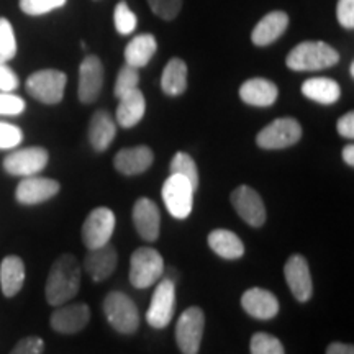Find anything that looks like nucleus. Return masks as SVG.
Returning a JSON list of instances; mask_svg holds the SVG:
<instances>
[{
  "instance_id": "e433bc0d",
  "label": "nucleus",
  "mask_w": 354,
  "mask_h": 354,
  "mask_svg": "<svg viewBox=\"0 0 354 354\" xmlns=\"http://www.w3.org/2000/svg\"><path fill=\"white\" fill-rule=\"evenodd\" d=\"M24 141V131L12 123L0 122V149L17 148Z\"/></svg>"
},
{
  "instance_id": "f704fd0d",
  "label": "nucleus",
  "mask_w": 354,
  "mask_h": 354,
  "mask_svg": "<svg viewBox=\"0 0 354 354\" xmlns=\"http://www.w3.org/2000/svg\"><path fill=\"white\" fill-rule=\"evenodd\" d=\"M68 0H20V8L26 15H44V13L63 7Z\"/></svg>"
},
{
  "instance_id": "6e6552de",
  "label": "nucleus",
  "mask_w": 354,
  "mask_h": 354,
  "mask_svg": "<svg viewBox=\"0 0 354 354\" xmlns=\"http://www.w3.org/2000/svg\"><path fill=\"white\" fill-rule=\"evenodd\" d=\"M205 315L202 308L190 307L184 310L176 325V342L183 354H197L201 349Z\"/></svg>"
},
{
  "instance_id": "b1692460",
  "label": "nucleus",
  "mask_w": 354,
  "mask_h": 354,
  "mask_svg": "<svg viewBox=\"0 0 354 354\" xmlns=\"http://www.w3.org/2000/svg\"><path fill=\"white\" fill-rule=\"evenodd\" d=\"M146 112V100L143 92L140 88L128 92L123 97H120V104L117 107V123L123 128H133L138 125L141 118L145 117Z\"/></svg>"
},
{
  "instance_id": "c85d7f7f",
  "label": "nucleus",
  "mask_w": 354,
  "mask_h": 354,
  "mask_svg": "<svg viewBox=\"0 0 354 354\" xmlns=\"http://www.w3.org/2000/svg\"><path fill=\"white\" fill-rule=\"evenodd\" d=\"M162 92L171 97L184 94L187 88V64L179 57H172L161 76Z\"/></svg>"
},
{
  "instance_id": "79ce46f5",
  "label": "nucleus",
  "mask_w": 354,
  "mask_h": 354,
  "mask_svg": "<svg viewBox=\"0 0 354 354\" xmlns=\"http://www.w3.org/2000/svg\"><path fill=\"white\" fill-rule=\"evenodd\" d=\"M336 128H338V133L343 136V138L353 140L354 138V113L353 112L344 113L338 120V123H336Z\"/></svg>"
},
{
  "instance_id": "423d86ee",
  "label": "nucleus",
  "mask_w": 354,
  "mask_h": 354,
  "mask_svg": "<svg viewBox=\"0 0 354 354\" xmlns=\"http://www.w3.org/2000/svg\"><path fill=\"white\" fill-rule=\"evenodd\" d=\"M194 192L196 189L187 179L179 174H171L162 184L161 196L166 209L177 220H185L192 214Z\"/></svg>"
},
{
  "instance_id": "2eb2a0df",
  "label": "nucleus",
  "mask_w": 354,
  "mask_h": 354,
  "mask_svg": "<svg viewBox=\"0 0 354 354\" xmlns=\"http://www.w3.org/2000/svg\"><path fill=\"white\" fill-rule=\"evenodd\" d=\"M91 308L86 304H71L57 307L51 313V328L61 335H76L88 325Z\"/></svg>"
},
{
  "instance_id": "f8f14e48",
  "label": "nucleus",
  "mask_w": 354,
  "mask_h": 354,
  "mask_svg": "<svg viewBox=\"0 0 354 354\" xmlns=\"http://www.w3.org/2000/svg\"><path fill=\"white\" fill-rule=\"evenodd\" d=\"M233 209L250 227L259 228L266 221V207L261 196L250 185H240L232 192Z\"/></svg>"
},
{
  "instance_id": "5701e85b",
  "label": "nucleus",
  "mask_w": 354,
  "mask_h": 354,
  "mask_svg": "<svg viewBox=\"0 0 354 354\" xmlns=\"http://www.w3.org/2000/svg\"><path fill=\"white\" fill-rule=\"evenodd\" d=\"M87 135L92 148H94L97 153H104L115 140L117 125H115L113 118L110 117L105 110H99V112L92 115L91 123H88Z\"/></svg>"
},
{
  "instance_id": "39448f33",
  "label": "nucleus",
  "mask_w": 354,
  "mask_h": 354,
  "mask_svg": "<svg viewBox=\"0 0 354 354\" xmlns=\"http://www.w3.org/2000/svg\"><path fill=\"white\" fill-rule=\"evenodd\" d=\"M68 76L57 69H41L26 79V92L46 105H56L63 100Z\"/></svg>"
},
{
  "instance_id": "4be33fe9",
  "label": "nucleus",
  "mask_w": 354,
  "mask_h": 354,
  "mask_svg": "<svg viewBox=\"0 0 354 354\" xmlns=\"http://www.w3.org/2000/svg\"><path fill=\"white\" fill-rule=\"evenodd\" d=\"M279 97V88L274 82L263 77H253L243 82L240 99L253 107H271Z\"/></svg>"
},
{
  "instance_id": "c756f323",
  "label": "nucleus",
  "mask_w": 354,
  "mask_h": 354,
  "mask_svg": "<svg viewBox=\"0 0 354 354\" xmlns=\"http://www.w3.org/2000/svg\"><path fill=\"white\" fill-rule=\"evenodd\" d=\"M171 174H179L185 177L194 189L198 187L201 183V177H198V169L196 161L189 156L187 153H176L174 158L171 161Z\"/></svg>"
},
{
  "instance_id": "f03ea898",
  "label": "nucleus",
  "mask_w": 354,
  "mask_h": 354,
  "mask_svg": "<svg viewBox=\"0 0 354 354\" xmlns=\"http://www.w3.org/2000/svg\"><path fill=\"white\" fill-rule=\"evenodd\" d=\"M339 55L333 46L325 41H304L290 50L286 57L287 68L299 73L328 69L338 64Z\"/></svg>"
},
{
  "instance_id": "a18cd8bd",
  "label": "nucleus",
  "mask_w": 354,
  "mask_h": 354,
  "mask_svg": "<svg viewBox=\"0 0 354 354\" xmlns=\"http://www.w3.org/2000/svg\"><path fill=\"white\" fill-rule=\"evenodd\" d=\"M349 74H351V77L354 76V63H351V66H349Z\"/></svg>"
},
{
  "instance_id": "412c9836",
  "label": "nucleus",
  "mask_w": 354,
  "mask_h": 354,
  "mask_svg": "<svg viewBox=\"0 0 354 354\" xmlns=\"http://www.w3.org/2000/svg\"><path fill=\"white\" fill-rule=\"evenodd\" d=\"M287 26H289V15L286 12H269L254 26L253 33H251V41L256 46H269L286 33Z\"/></svg>"
},
{
  "instance_id": "9b49d317",
  "label": "nucleus",
  "mask_w": 354,
  "mask_h": 354,
  "mask_svg": "<svg viewBox=\"0 0 354 354\" xmlns=\"http://www.w3.org/2000/svg\"><path fill=\"white\" fill-rule=\"evenodd\" d=\"M176 286L171 279H162L154 290L151 304L146 312V322L154 330H162L174 317Z\"/></svg>"
},
{
  "instance_id": "20e7f679",
  "label": "nucleus",
  "mask_w": 354,
  "mask_h": 354,
  "mask_svg": "<svg viewBox=\"0 0 354 354\" xmlns=\"http://www.w3.org/2000/svg\"><path fill=\"white\" fill-rule=\"evenodd\" d=\"M165 272V259L154 248H138L130 259V282L136 289L156 284Z\"/></svg>"
},
{
  "instance_id": "c9c22d12",
  "label": "nucleus",
  "mask_w": 354,
  "mask_h": 354,
  "mask_svg": "<svg viewBox=\"0 0 354 354\" xmlns=\"http://www.w3.org/2000/svg\"><path fill=\"white\" fill-rule=\"evenodd\" d=\"M148 6L162 20H174L183 8V0H148Z\"/></svg>"
},
{
  "instance_id": "393cba45",
  "label": "nucleus",
  "mask_w": 354,
  "mask_h": 354,
  "mask_svg": "<svg viewBox=\"0 0 354 354\" xmlns=\"http://www.w3.org/2000/svg\"><path fill=\"white\" fill-rule=\"evenodd\" d=\"M25 282V264L19 256H7L0 263V287L6 297H13Z\"/></svg>"
},
{
  "instance_id": "c03bdc74",
  "label": "nucleus",
  "mask_w": 354,
  "mask_h": 354,
  "mask_svg": "<svg viewBox=\"0 0 354 354\" xmlns=\"http://www.w3.org/2000/svg\"><path fill=\"white\" fill-rule=\"evenodd\" d=\"M343 161L346 162L348 166H354V146L348 145L343 148Z\"/></svg>"
},
{
  "instance_id": "37998d69",
  "label": "nucleus",
  "mask_w": 354,
  "mask_h": 354,
  "mask_svg": "<svg viewBox=\"0 0 354 354\" xmlns=\"http://www.w3.org/2000/svg\"><path fill=\"white\" fill-rule=\"evenodd\" d=\"M326 354H354V348L346 343H331L326 348Z\"/></svg>"
},
{
  "instance_id": "473e14b6",
  "label": "nucleus",
  "mask_w": 354,
  "mask_h": 354,
  "mask_svg": "<svg viewBox=\"0 0 354 354\" xmlns=\"http://www.w3.org/2000/svg\"><path fill=\"white\" fill-rule=\"evenodd\" d=\"M251 354H286L281 339L269 333H256L251 338Z\"/></svg>"
},
{
  "instance_id": "cd10ccee",
  "label": "nucleus",
  "mask_w": 354,
  "mask_h": 354,
  "mask_svg": "<svg viewBox=\"0 0 354 354\" xmlns=\"http://www.w3.org/2000/svg\"><path fill=\"white\" fill-rule=\"evenodd\" d=\"M209 246L223 259H240L245 254V245L240 236L230 230H214L209 234Z\"/></svg>"
},
{
  "instance_id": "ddd939ff",
  "label": "nucleus",
  "mask_w": 354,
  "mask_h": 354,
  "mask_svg": "<svg viewBox=\"0 0 354 354\" xmlns=\"http://www.w3.org/2000/svg\"><path fill=\"white\" fill-rule=\"evenodd\" d=\"M284 276L287 281V286L295 299L299 302H308L313 294V284H312V274H310V268L307 259L302 254H294L287 259L284 268Z\"/></svg>"
},
{
  "instance_id": "72a5a7b5",
  "label": "nucleus",
  "mask_w": 354,
  "mask_h": 354,
  "mask_svg": "<svg viewBox=\"0 0 354 354\" xmlns=\"http://www.w3.org/2000/svg\"><path fill=\"white\" fill-rule=\"evenodd\" d=\"M138 84H140L138 69L125 64L120 69V73H118L117 82H115V88H113L115 97H118V99H120V97L128 94V92L138 88Z\"/></svg>"
},
{
  "instance_id": "4468645a",
  "label": "nucleus",
  "mask_w": 354,
  "mask_h": 354,
  "mask_svg": "<svg viewBox=\"0 0 354 354\" xmlns=\"http://www.w3.org/2000/svg\"><path fill=\"white\" fill-rule=\"evenodd\" d=\"M61 185L55 179L30 176L24 177V180L17 185L15 198L21 205H38L55 197Z\"/></svg>"
},
{
  "instance_id": "0eeeda50",
  "label": "nucleus",
  "mask_w": 354,
  "mask_h": 354,
  "mask_svg": "<svg viewBox=\"0 0 354 354\" xmlns=\"http://www.w3.org/2000/svg\"><path fill=\"white\" fill-rule=\"evenodd\" d=\"M302 138V127L295 118H276L256 136V145L263 149H286L299 143Z\"/></svg>"
},
{
  "instance_id": "aec40b11",
  "label": "nucleus",
  "mask_w": 354,
  "mask_h": 354,
  "mask_svg": "<svg viewBox=\"0 0 354 354\" xmlns=\"http://www.w3.org/2000/svg\"><path fill=\"white\" fill-rule=\"evenodd\" d=\"M118 264L117 250L110 245L88 250V254L84 261V268L94 282H102L109 279L115 272Z\"/></svg>"
},
{
  "instance_id": "1a4fd4ad",
  "label": "nucleus",
  "mask_w": 354,
  "mask_h": 354,
  "mask_svg": "<svg viewBox=\"0 0 354 354\" xmlns=\"http://www.w3.org/2000/svg\"><path fill=\"white\" fill-rule=\"evenodd\" d=\"M115 232V214L107 207H99L87 215L82 223V243L87 250L109 245Z\"/></svg>"
},
{
  "instance_id": "7c9ffc66",
  "label": "nucleus",
  "mask_w": 354,
  "mask_h": 354,
  "mask_svg": "<svg viewBox=\"0 0 354 354\" xmlns=\"http://www.w3.org/2000/svg\"><path fill=\"white\" fill-rule=\"evenodd\" d=\"M17 55V38L12 24L7 19H0V63H8Z\"/></svg>"
},
{
  "instance_id": "4c0bfd02",
  "label": "nucleus",
  "mask_w": 354,
  "mask_h": 354,
  "mask_svg": "<svg viewBox=\"0 0 354 354\" xmlns=\"http://www.w3.org/2000/svg\"><path fill=\"white\" fill-rule=\"evenodd\" d=\"M25 110V100L10 92H0V115H20Z\"/></svg>"
},
{
  "instance_id": "2f4dec72",
  "label": "nucleus",
  "mask_w": 354,
  "mask_h": 354,
  "mask_svg": "<svg viewBox=\"0 0 354 354\" xmlns=\"http://www.w3.org/2000/svg\"><path fill=\"white\" fill-rule=\"evenodd\" d=\"M113 21H115V28H117V32L120 35L133 33L136 28V24H138L136 15L131 12V8L128 7L125 0H120V2L117 3V7H115Z\"/></svg>"
},
{
  "instance_id": "7ed1b4c3",
  "label": "nucleus",
  "mask_w": 354,
  "mask_h": 354,
  "mask_svg": "<svg viewBox=\"0 0 354 354\" xmlns=\"http://www.w3.org/2000/svg\"><path fill=\"white\" fill-rule=\"evenodd\" d=\"M104 313L115 331L133 335L140 326V310L136 304L123 292L113 290L104 300Z\"/></svg>"
},
{
  "instance_id": "dca6fc26",
  "label": "nucleus",
  "mask_w": 354,
  "mask_h": 354,
  "mask_svg": "<svg viewBox=\"0 0 354 354\" xmlns=\"http://www.w3.org/2000/svg\"><path fill=\"white\" fill-rule=\"evenodd\" d=\"M104 86V66L97 56H87L79 66L77 95L82 104H92Z\"/></svg>"
},
{
  "instance_id": "9d476101",
  "label": "nucleus",
  "mask_w": 354,
  "mask_h": 354,
  "mask_svg": "<svg viewBox=\"0 0 354 354\" xmlns=\"http://www.w3.org/2000/svg\"><path fill=\"white\" fill-rule=\"evenodd\" d=\"M48 159H50V154L41 146H28V148L17 149L7 154L3 159V169L10 176H37L46 167Z\"/></svg>"
},
{
  "instance_id": "a19ab883",
  "label": "nucleus",
  "mask_w": 354,
  "mask_h": 354,
  "mask_svg": "<svg viewBox=\"0 0 354 354\" xmlns=\"http://www.w3.org/2000/svg\"><path fill=\"white\" fill-rule=\"evenodd\" d=\"M19 87V76L8 68L7 63H0V91L13 92Z\"/></svg>"
},
{
  "instance_id": "a878e982",
  "label": "nucleus",
  "mask_w": 354,
  "mask_h": 354,
  "mask_svg": "<svg viewBox=\"0 0 354 354\" xmlns=\"http://www.w3.org/2000/svg\"><path fill=\"white\" fill-rule=\"evenodd\" d=\"M302 94L322 105H331L339 100L342 88L330 77H312L302 84Z\"/></svg>"
},
{
  "instance_id": "bb28decb",
  "label": "nucleus",
  "mask_w": 354,
  "mask_h": 354,
  "mask_svg": "<svg viewBox=\"0 0 354 354\" xmlns=\"http://www.w3.org/2000/svg\"><path fill=\"white\" fill-rule=\"evenodd\" d=\"M156 50V38H154L153 35H138V37H135L127 44L125 53H123V55H125V63L136 69L145 68V66L151 61V57L154 56Z\"/></svg>"
},
{
  "instance_id": "a211bd4d",
  "label": "nucleus",
  "mask_w": 354,
  "mask_h": 354,
  "mask_svg": "<svg viewBox=\"0 0 354 354\" xmlns=\"http://www.w3.org/2000/svg\"><path fill=\"white\" fill-rule=\"evenodd\" d=\"M241 307L253 318L271 320L279 313V300L272 292L261 289V287H253L243 294Z\"/></svg>"
},
{
  "instance_id": "ea45409f",
  "label": "nucleus",
  "mask_w": 354,
  "mask_h": 354,
  "mask_svg": "<svg viewBox=\"0 0 354 354\" xmlns=\"http://www.w3.org/2000/svg\"><path fill=\"white\" fill-rule=\"evenodd\" d=\"M44 342L38 336H28V338L20 339L12 349L10 354H43Z\"/></svg>"
},
{
  "instance_id": "6ab92c4d",
  "label": "nucleus",
  "mask_w": 354,
  "mask_h": 354,
  "mask_svg": "<svg viewBox=\"0 0 354 354\" xmlns=\"http://www.w3.org/2000/svg\"><path fill=\"white\" fill-rule=\"evenodd\" d=\"M154 161V154L151 148L141 145V146H133V148L120 149L115 154L113 165L123 176H136L143 174L145 171H148L151 167Z\"/></svg>"
},
{
  "instance_id": "f257e3e1",
  "label": "nucleus",
  "mask_w": 354,
  "mask_h": 354,
  "mask_svg": "<svg viewBox=\"0 0 354 354\" xmlns=\"http://www.w3.org/2000/svg\"><path fill=\"white\" fill-rule=\"evenodd\" d=\"M81 287V264L73 254L59 256L53 263L46 279L44 295L50 305L59 307L77 295Z\"/></svg>"
},
{
  "instance_id": "f3484780",
  "label": "nucleus",
  "mask_w": 354,
  "mask_h": 354,
  "mask_svg": "<svg viewBox=\"0 0 354 354\" xmlns=\"http://www.w3.org/2000/svg\"><path fill=\"white\" fill-rule=\"evenodd\" d=\"M133 223L145 241H156L161 232V212L149 198L141 197L133 207Z\"/></svg>"
},
{
  "instance_id": "58836bf2",
  "label": "nucleus",
  "mask_w": 354,
  "mask_h": 354,
  "mask_svg": "<svg viewBox=\"0 0 354 354\" xmlns=\"http://www.w3.org/2000/svg\"><path fill=\"white\" fill-rule=\"evenodd\" d=\"M336 19L346 30L354 28V0H338L336 6Z\"/></svg>"
}]
</instances>
